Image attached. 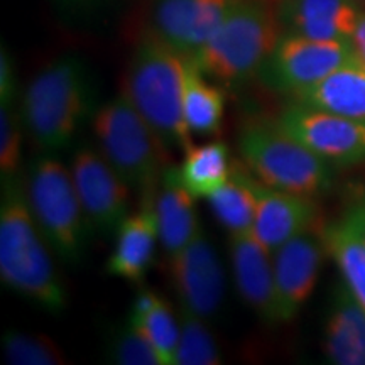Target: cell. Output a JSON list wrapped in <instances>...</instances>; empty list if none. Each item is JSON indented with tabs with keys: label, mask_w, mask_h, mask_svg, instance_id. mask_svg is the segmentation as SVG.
Segmentation results:
<instances>
[{
	"label": "cell",
	"mask_w": 365,
	"mask_h": 365,
	"mask_svg": "<svg viewBox=\"0 0 365 365\" xmlns=\"http://www.w3.org/2000/svg\"><path fill=\"white\" fill-rule=\"evenodd\" d=\"M190 59L154 36L137 44L122 78V93L156 132L168 153L186 154L193 137L182 112Z\"/></svg>",
	"instance_id": "cell-1"
},
{
	"label": "cell",
	"mask_w": 365,
	"mask_h": 365,
	"mask_svg": "<svg viewBox=\"0 0 365 365\" xmlns=\"http://www.w3.org/2000/svg\"><path fill=\"white\" fill-rule=\"evenodd\" d=\"M48 242L36 225L19 176L2 181L0 277L4 284L48 312L66 307V291L54 267Z\"/></svg>",
	"instance_id": "cell-2"
},
{
	"label": "cell",
	"mask_w": 365,
	"mask_h": 365,
	"mask_svg": "<svg viewBox=\"0 0 365 365\" xmlns=\"http://www.w3.org/2000/svg\"><path fill=\"white\" fill-rule=\"evenodd\" d=\"M93 88L88 68L75 56L49 63L31 80L21 100L24 129L41 153L65 149L88 117Z\"/></svg>",
	"instance_id": "cell-3"
},
{
	"label": "cell",
	"mask_w": 365,
	"mask_h": 365,
	"mask_svg": "<svg viewBox=\"0 0 365 365\" xmlns=\"http://www.w3.org/2000/svg\"><path fill=\"white\" fill-rule=\"evenodd\" d=\"M281 36L276 0H232L222 24L191 59L218 83H245L261 73Z\"/></svg>",
	"instance_id": "cell-4"
},
{
	"label": "cell",
	"mask_w": 365,
	"mask_h": 365,
	"mask_svg": "<svg viewBox=\"0 0 365 365\" xmlns=\"http://www.w3.org/2000/svg\"><path fill=\"white\" fill-rule=\"evenodd\" d=\"M239 153L244 166L272 188L304 196L325 193L333 185V166L279 125L250 120L242 127Z\"/></svg>",
	"instance_id": "cell-5"
},
{
	"label": "cell",
	"mask_w": 365,
	"mask_h": 365,
	"mask_svg": "<svg viewBox=\"0 0 365 365\" xmlns=\"http://www.w3.org/2000/svg\"><path fill=\"white\" fill-rule=\"evenodd\" d=\"M93 132L102 156L132 190L156 193L170 153L124 95L93 113Z\"/></svg>",
	"instance_id": "cell-6"
},
{
	"label": "cell",
	"mask_w": 365,
	"mask_h": 365,
	"mask_svg": "<svg viewBox=\"0 0 365 365\" xmlns=\"http://www.w3.org/2000/svg\"><path fill=\"white\" fill-rule=\"evenodd\" d=\"M24 185L31 213L49 249L65 262H78L90 225L71 171L58 159L43 156L31 163Z\"/></svg>",
	"instance_id": "cell-7"
},
{
	"label": "cell",
	"mask_w": 365,
	"mask_h": 365,
	"mask_svg": "<svg viewBox=\"0 0 365 365\" xmlns=\"http://www.w3.org/2000/svg\"><path fill=\"white\" fill-rule=\"evenodd\" d=\"M354 59L350 41H318L282 33L257 78L267 88L294 97Z\"/></svg>",
	"instance_id": "cell-8"
},
{
	"label": "cell",
	"mask_w": 365,
	"mask_h": 365,
	"mask_svg": "<svg viewBox=\"0 0 365 365\" xmlns=\"http://www.w3.org/2000/svg\"><path fill=\"white\" fill-rule=\"evenodd\" d=\"M277 122L287 134L331 166L365 161V122L298 102L284 108Z\"/></svg>",
	"instance_id": "cell-9"
},
{
	"label": "cell",
	"mask_w": 365,
	"mask_h": 365,
	"mask_svg": "<svg viewBox=\"0 0 365 365\" xmlns=\"http://www.w3.org/2000/svg\"><path fill=\"white\" fill-rule=\"evenodd\" d=\"M70 171L90 230L115 234L129 215L130 186L108 164L102 153L90 148L76 150Z\"/></svg>",
	"instance_id": "cell-10"
},
{
	"label": "cell",
	"mask_w": 365,
	"mask_h": 365,
	"mask_svg": "<svg viewBox=\"0 0 365 365\" xmlns=\"http://www.w3.org/2000/svg\"><path fill=\"white\" fill-rule=\"evenodd\" d=\"M168 261L170 279L180 307L203 319L215 317L225 296V276L217 250L203 228Z\"/></svg>",
	"instance_id": "cell-11"
},
{
	"label": "cell",
	"mask_w": 365,
	"mask_h": 365,
	"mask_svg": "<svg viewBox=\"0 0 365 365\" xmlns=\"http://www.w3.org/2000/svg\"><path fill=\"white\" fill-rule=\"evenodd\" d=\"M325 252L322 232L313 227L287 240L272 254L277 322L294 319L312 298Z\"/></svg>",
	"instance_id": "cell-12"
},
{
	"label": "cell",
	"mask_w": 365,
	"mask_h": 365,
	"mask_svg": "<svg viewBox=\"0 0 365 365\" xmlns=\"http://www.w3.org/2000/svg\"><path fill=\"white\" fill-rule=\"evenodd\" d=\"M232 0H154L150 36L193 58L222 24Z\"/></svg>",
	"instance_id": "cell-13"
},
{
	"label": "cell",
	"mask_w": 365,
	"mask_h": 365,
	"mask_svg": "<svg viewBox=\"0 0 365 365\" xmlns=\"http://www.w3.org/2000/svg\"><path fill=\"white\" fill-rule=\"evenodd\" d=\"M250 186L255 196L252 234L269 252L274 254L287 240L317 227L318 207L313 196L272 188L252 176V173Z\"/></svg>",
	"instance_id": "cell-14"
},
{
	"label": "cell",
	"mask_w": 365,
	"mask_h": 365,
	"mask_svg": "<svg viewBox=\"0 0 365 365\" xmlns=\"http://www.w3.org/2000/svg\"><path fill=\"white\" fill-rule=\"evenodd\" d=\"M228 252L240 298L264 323L277 325L272 252L252 232L228 234Z\"/></svg>",
	"instance_id": "cell-15"
},
{
	"label": "cell",
	"mask_w": 365,
	"mask_h": 365,
	"mask_svg": "<svg viewBox=\"0 0 365 365\" xmlns=\"http://www.w3.org/2000/svg\"><path fill=\"white\" fill-rule=\"evenodd\" d=\"M140 207L124 218L115 232V247L107 261V272L129 282H143L153 266L159 240L154 200L156 193L140 195Z\"/></svg>",
	"instance_id": "cell-16"
},
{
	"label": "cell",
	"mask_w": 365,
	"mask_h": 365,
	"mask_svg": "<svg viewBox=\"0 0 365 365\" xmlns=\"http://www.w3.org/2000/svg\"><path fill=\"white\" fill-rule=\"evenodd\" d=\"M282 33L318 41H350L360 16L354 0H276Z\"/></svg>",
	"instance_id": "cell-17"
},
{
	"label": "cell",
	"mask_w": 365,
	"mask_h": 365,
	"mask_svg": "<svg viewBox=\"0 0 365 365\" xmlns=\"http://www.w3.org/2000/svg\"><path fill=\"white\" fill-rule=\"evenodd\" d=\"M195 196L181 182L175 164H168L156 191L159 242L168 257L182 250L202 230L195 208Z\"/></svg>",
	"instance_id": "cell-18"
},
{
	"label": "cell",
	"mask_w": 365,
	"mask_h": 365,
	"mask_svg": "<svg viewBox=\"0 0 365 365\" xmlns=\"http://www.w3.org/2000/svg\"><path fill=\"white\" fill-rule=\"evenodd\" d=\"M323 350L331 364L365 365V308L345 284L331 296Z\"/></svg>",
	"instance_id": "cell-19"
},
{
	"label": "cell",
	"mask_w": 365,
	"mask_h": 365,
	"mask_svg": "<svg viewBox=\"0 0 365 365\" xmlns=\"http://www.w3.org/2000/svg\"><path fill=\"white\" fill-rule=\"evenodd\" d=\"M294 100L308 107L365 122V68L354 59L312 88L294 95Z\"/></svg>",
	"instance_id": "cell-20"
},
{
	"label": "cell",
	"mask_w": 365,
	"mask_h": 365,
	"mask_svg": "<svg viewBox=\"0 0 365 365\" xmlns=\"http://www.w3.org/2000/svg\"><path fill=\"white\" fill-rule=\"evenodd\" d=\"M129 322L148 336L163 365H175L180 341V318L154 291L139 289L129 312Z\"/></svg>",
	"instance_id": "cell-21"
},
{
	"label": "cell",
	"mask_w": 365,
	"mask_h": 365,
	"mask_svg": "<svg viewBox=\"0 0 365 365\" xmlns=\"http://www.w3.org/2000/svg\"><path fill=\"white\" fill-rule=\"evenodd\" d=\"M178 166L181 182L195 198H208L213 191L228 181L234 171L230 149L223 140L193 145Z\"/></svg>",
	"instance_id": "cell-22"
},
{
	"label": "cell",
	"mask_w": 365,
	"mask_h": 365,
	"mask_svg": "<svg viewBox=\"0 0 365 365\" xmlns=\"http://www.w3.org/2000/svg\"><path fill=\"white\" fill-rule=\"evenodd\" d=\"M210 208L228 234L252 232L255 220V196L250 186V173L242 164H234L228 181L208 196Z\"/></svg>",
	"instance_id": "cell-23"
},
{
	"label": "cell",
	"mask_w": 365,
	"mask_h": 365,
	"mask_svg": "<svg viewBox=\"0 0 365 365\" xmlns=\"http://www.w3.org/2000/svg\"><path fill=\"white\" fill-rule=\"evenodd\" d=\"M182 112L191 134L215 135L220 132L225 113V98L220 88L208 83L207 76L200 71L193 59H190L186 73Z\"/></svg>",
	"instance_id": "cell-24"
},
{
	"label": "cell",
	"mask_w": 365,
	"mask_h": 365,
	"mask_svg": "<svg viewBox=\"0 0 365 365\" xmlns=\"http://www.w3.org/2000/svg\"><path fill=\"white\" fill-rule=\"evenodd\" d=\"M323 244L340 269L344 284L365 308V244L344 222H330L319 228Z\"/></svg>",
	"instance_id": "cell-25"
},
{
	"label": "cell",
	"mask_w": 365,
	"mask_h": 365,
	"mask_svg": "<svg viewBox=\"0 0 365 365\" xmlns=\"http://www.w3.org/2000/svg\"><path fill=\"white\" fill-rule=\"evenodd\" d=\"M180 341L175 365H220L222 355L207 319L180 307Z\"/></svg>",
	"instance_id": "cell-26"
},
{
	"label": "cell",
	"mask_w": 365,
	"mask_h": 365,
	"mask_svg": "<svg viewBox=\"0 0 365 365\" xmlns=\"http://www.w3.org/2000/svg\"><path fill=\"white\" fill-rule=\"evenodd\" d=\"M4 357L16 365H61L65 354L53 339L38 333L9 330L2 336Z\"/></svg>",
	"instance_id": "cell-27"
},
{
	"label": "cell",
	"mask_w": 365,
	"mask_h": 365,
	"mask_svg": "<svg viewBox=\"0 0 365 365\" xmlns=\"http://www.w3.org/2000/svg\"><path fill=\"white\" fill-rule=\"evenodd\" d=\"M107 359L118 365H163L153 344L129 322L117 328L107 345Z\"/></svg>",
	"instance_id": "cell-28"
},
{
	"label": "cell",
	"mask_w": 365,
	"mask_h": 365,
	"mask_svg": "<svg viewBox=\"0 0 365 365\" xmlns=\"http://www.w3.org/2000/svg\"><path fill=\"white\" fill-rule=\"evenodd\" d=\"M21 112L12 105H0V175L2 181L17 176L21 168L22 150Z\"/></svg>",
	"instance_id": "cell-29"
},
{
	"label": "cell",
	"mask_w": 365,
	"mask_h": 365,
	"mask_svg": "<svg viewBox=\"0 0 365 365\" xmlns=\"http://www.w3.org/2000/svg\"><path fill=\"white\" fill-rule=\"evenodd\" d=\"M16 71H14V63L11 54L2 46L0 51V105L16 103Z\"/></svg>",
	"instance_id": "cell-30"
},
{
	"label": "cell",
	"mask_w": 365,
	"mask_h": 365,
	"mask_svg": "<svg viewBox=\"0 0 365 365\" xmlns=\"http://www.w3.org/2000/svg\"><path fill=\"white\" fill-rule=\"evenodd\" d=\"M341 218L365 244V198H360L350 205Z\"/></svg>",
	"instance_id": "cell-31"
},
{
	"label": "cell",
	"mask_w": 365,
	"mask_h": 365,
	"mask_svg": "<svg viewBox=\"0 0 365 365\" xmlns=\"http://www.w3.org/2000/svg\"><path fill=\"white\" fill-rule=\"evenodd\" d=\"M350 44H352L355 59L365 68V12H360Z\"/></svg>",
	"instance_id": "cell-32"
},
{
	"label": "cell",
	"mask_w": 365,
	"mask_h": 365,
	"mask_svg": "<svg viewBox=\"0 0 365 365\" xmlns=\"http://www.w3.org/2000/svg\"><path fill=\"white\" fill-rule=\"evenodd\" d=\"M354 2H357L359 6H364V4H365V0H354Z\"/></svg>",
	"instance_id": "cell-33"
}]
</instances>
